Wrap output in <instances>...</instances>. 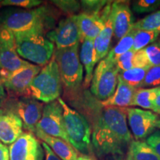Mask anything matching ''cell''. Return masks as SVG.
<instances>
[{
	"instance_id": "21",
	"label": "cell",
	"mask_w": 160,
	"mask_h": 160,
	"mask_svg": "<svg viewBox=\"0 0 160 160\" xmlns=\"http://www.w3.org/2000/svg\"><path fill=\"white\" fill-rule=\"evenodd\" d=\"M134 68H151L160 65V42H153L139 51L133 57Z\"/></svg>"
},
{
	"instance_id": "28",
	"label": "cell",
	"mask_w": 160,
	"mask_h": 160,
	"mask_svg": "<svg viewBox=\"0 0 160 160\" xmlns=\"http://www.w3.org/2000/svg\"><path fill=\"white\" fill-rule=\"evenodd\" d=\"M134 30L151 31L160 33V11L151 13L143 19L134 22L133 26Z\"/></svg>"
},
{
	"instance_id": "12",
	"label": "cell",
	"mask_w": 160,
	"mask_h": 160,
	"mask_svg": "<svg viewBox=\"0 0 160 160\" xmlns=\"http://www.w3.org/2000/svg\"><path fill=\"white\" fill-rule=\"evenodd\" d=\"M77 15L62 19L57 27L46 33V37L54 44L56 49L68 48L79 44L80 34Z\"/></svg>"
},
{
	"instance_id": "8",
	"label": "cell",
	"mask_w": 160,
	"mask_h": 160,
	"mask_svg": "<svg viewBox=\"0 0 160 160\" xmlns=\"http://www.w3.org/2000/svg\"><path fill=\"white\" fill-rule=\"evenodd\" d=\"M40 71V66L31 63L11 73H0V79L4 88L12 98L31 97L30 87Z\"/></svg>"
},
{
	"instance_id": "14",
	"label": "cell",
	"mask_w": 160,
	"mask_h": 160,
	"mask_svg": "<svg viewBox=\"0 0 160 160\" xmlns=\"http://www.w3.org/2000/svg\"><path fill=\"white\" fill-rule=\"evenodd\" d=\"M112 2H108L98 14H88L81 12L77 15L80 34V42L84 39L94 40L105 28V19L111 9Z\"/></svg>"
},
{
	"instance_id": "33",
	"label": "cell",
	"mask_w": 160,
	"mask_h": 160,
	"mask_svg": "<svg viewBox=\"0 0 160 160\" xmlns=\"http://www.w3.org/2000/svg\"><path fill=\"white\" fill-rule=\"evenodd\" d=\"M1 5L3 6H17L28 10L34 8L42 4L39 0H4L0 1Z\"/></svg>"
},
{
	"instance_id": "13",
	"label": "cell",
	"mask_w": 160,
	"mask_h": 160,
	"mask_svg": "<svg viewBox=\"0 0 160 160\" xmlns=\"http://www.w3.org/2000/svg\"><path fill=\"white\" fill-rule=\"evenodd\" d=\"M124 108L135 139L139 140L149 137L156 128V123L159 119V115L148 110L131 108Z\"/></svg>"
},
{
	"instance_id": "7",
	"label": "cell",
	"mask_w": 160,
	"mask_h": 160,
	"mask_svg": "<svg viewBox=\"0 0 160 160\" xmlns=\"http://www.w3.org/2000/svg\"><path fill=\"white\" fill-rule=\"evenodd\" d=\"M119 73L116 64L106 57L99 61L90 85L91 94L99 101L109 99L117 88Z\"/></svg>"
},
{
	"instance_id": "41",
	"label": "cell",
	"mask_w": 160,
	"mask_h": 160,
	"mask_svg": "<svg viewBox=\"0 0 160 160\" xmlns=\"http://www.w3.org/2000/svg\"><path fill=\"white\" fill-rule=\"evenodd\" d=\"M77 160H96V159L93 157H91V156L87 155V154H82V153H81V154L78 155Z\"/></svg>"
},
{
	"instance_id": "16",
	"label": "cell",
	"mask_w": 160,
	"mask_h": 160,
	"mask_svg": "<svg viewBox=\"0 0 160 160\" xmlns=\"http://www.w3.org/2000/svg\"><path fill=\"white\" fill-rule=\"evenodd\" d=\"M23 124L20 118L8 108L0 110V141L11 145L21 136Z\"/></svg>"
},
{
	"instance_id": "43",
	"label": "cell",
	"mask_w": 160,
	"mask_h": 160,
	"mask_svg": "<svg viewBox=\"0 0 160 160\" xmlns=\"http://www.w3.org/2000/svg\"><path fill=\"white\" fill-rule=\"evenodd\" d=\"M156 128H157L160 129V119H158L157 123H156Z\"/></svg>"
},
{
	"instance_id": "26",
	"label": "cell",
	"mask_w": 160,
	"mask_h": 160,
	"mask_svg": "<svg viewBox=\"0 0 160 160\" xmlns=\"http://www.w3.org/2000/svg\"><path fill=\"white\" fill-rule=\"evenodd\" d=\"M149 68H133L121 72L119 73V77L131 87L138 89L141 88L145 79L146 72Z\"/></svg>"
},
{
	"instance_id": "2",
	"label": "cell",
	"mask_w": 160,
	"mask_h": 160,
	"mask_svg": "<svg viewBox=\"0 0 160 160\" xmlns=\"http://www.w3.org/2000/svg\"><path fill=\"white\" fill-rule=\"evenodd\" d=\"M18 54L22 59L38 66H45L51 61L55 45L46 37L42 29L13 33Z\"/></svg>"
},
{
	"instance_id": "25",
	"label": "cell",
	"mask_w": 160,
	"mask_h": 160,
	"mask_svg": "<svg viewBox=\"0 0 160 160\" xmlns=\"http://www.w3.org/2000/svg\"><path fill=\"white\" fill-rule=\"evenodd\" d=\"M135 30L132 28L131 31L125 37L119 39L117 45L111 50V51L106 56L108 59L111 61L112 62L115 63L117 60L123 55L124 53H127L128 51H131L133 45V37H134Z\"/></svg>"
},
{
	"instance_id": "30",
	"label": "cell",
	"mask_w": 160,
	"mask_h": 160,
	"mask_svg": "<svg viewBox=\"0 0 160 160\" xmlns=\"http://www.w3.org/2000/svg\"><path fill=\"white\" fill-rule=\"evenodd\" d=\"M160 85V65L153 66L148 69L142 85V88H152L159 87Z\"/></svg>"
},
{
	"instance_id": "23",
	"label": "cell",
	"mask_w": 160,
	"mask_h": 160,
	"mask_svg": "<svg viewBox=\"0 0 160 160\" xmlns=\"http://www.w3.org/2000/svg\"><path fill=\"white\" fill-rule=\"evenodd\" d=\"M126 160H160V157L146 142L133 140L127 150Z\"/></svg>"
},
{
	"instance_id": "37",
	"label": "cell",
	"mask_w": 160,
	"mask_h": 160,
	"mask_svg": "<svg viewBox=\"0 0 160 160\" xmlns=\"http://www.w3.org/2000/svg\"><path fill=\"white\" fill-rule=\"evenodd\" d=\"M0 160H10L9 148L2 142H0Z\"/></svg>"
},
{
	"instance_id": "34",
	"label": "cell",
	"mask_w": 160,
	"mask_h": 160,
	"mask_svg": "<svg viewBox=\"0 0 160 160\" xmlns=\"http://www.w3.org/2000/svg\"><path fill=\"white\" fill-rule=\"evenodd\" d=\"M134 53V52H133L131 50V51H128L127 53L122 55L121 57L117 60V62H116V65H117L119 73L128 71V70L134 68L133 67V57Z\"/></svg>"
},
{
	"instance_id": "22",
	"label": "cell",
	"mask_w": 160,
	"mask_h": 160,
	"mask_svg": "<svg viewBox=\"0 0 160 160\" xmlns=\"http://www.w3.org/2000/svg\"><path fill=\"white\" fill-rule=\"evenodd\" d=\"M111 11L105 19V28L98 37L94 39V50L96 54V63L99 62L106 57L109 53L112 37L113 36V25H112Z\"/></svg>"
},
{
	"instance_id": "9",
	"label": "cell",
	"mask_w": 160,
	"mask_h": 160,
	"mask_svg": "<svg viewBox=\"0 0 160 160\" xmlns=\"http://www.w3.org/2000/svg\"><path fill=\"white\" fill-rule=\"evenodd\" d=\"M30 64L18 54L13 33L0 25V73H11Z\"/></svg>"
},
{
	"instance_id": "31",
	"label": "cell",
	"mask_w": 160,
	"mask_h": 160,
	"mask_svg": "<svg viewBox=\"0 0 160 160\" xmlns=\"http://www.w3.org/2000/svg\"><path fill=\"white\" fill-rule=\"evenodd\" d=\"M108 3V1L100 0H84L80 2L82 12L88 14L100 13Z\"/></svg>"
},
{
	"instance_id": "17",
	"label": "cell",
	"mask_w": 160,
	"mask_h": 160,
	"mask_svg": "<svg viewBox=\"0 0 160 160\" xmlns=\"http://www.w3.org/2000/svg\"><path fill=\"white\" fill-rule=\"evenodd\" d=\"M42 146L31 132H23L9 146L10 160H26Z\"/></svg>"
},
{
	"instance_id": "35",
	"label": "cell",
	"mask_w": 160,
	"mask_h": 160,
	"mask_svg": "<svg viewBox=\"0 0 160 160\" xmlns=\"http://www.w3.org/2000/svg\"><path fill=\"white\" fill-rule=\"evenodd\" d=\"M146 142L160 157V131H156L150 135L146 139Z\"/></svg>"
},
{
	"instance_id": "32",
	"label": "cell",
	"mask_w": 160,
	"mask_h": 160,
	"mask_svg": "<svg viewBox=\"0 0 160 160\" xmlns=\"http://www.w3.org/2000/svg\"><path fill=\"white\" fill-rule=\"evenodd\" d=\"M160 6L159 0H138L132 3V9L138 13L155 11Z\"/></svg>"
},
{
	"instance_id": "20",
	"label": "cell",
	"mask_w": 160,
	"mask_h": 160,
	"mask_svg": "<svg viewBox=\"0 0 160 160\" xmlns=\"http://www.w3.org/2000/svg\"><path fill=\"white\" fill-rule=\"evenodd\" d=\"M79 59L85 69L83 86L85 88L91 85L93 75V69L96 65V54L94 50V40L85 39L82 42Z\"/></svg>"
},
{
	"instance_id": "24",
	"label": "cell",
	"mask_w": 160,
	"mask_h": 160,
	"mask_svg": "<svg viewBox=\"0 0 160 160\" xmlns=\"http://www.w3.org/2000/svg\"><path fill=\"white\" fill-rule=\"evenodd\" d=\"M159 87L137 89L133 97L132 106H139L144 109L154 111V100Z\"/></svg>"
},
{
	"instance_id": "10",
	"label": "cell",
	"mask_w": 160,
	"mask_h": 160,
	"mask_svg": "<svg viewBox=\"0 0 160 160\" xmlns=\"http://www.w3.org/2000/svg\"><path fill=\"white\" fill-rule=\"evenodd\" d=\"M8 105V108L21 119L23 128L32 133H35L37 126L42 115L45 106L42 102L31 97H26L11 100Z\"/></svg>"
},
{
	"instance_id": "29",
	"label": "cell",
	"mask_w": 160,
	"mask_h": 160,
	"mask_svg": "<svg viewBox=\"0 0 160 160\" xmlns=\"http://www.w3.org/2000/svg\"><path fill=\"white\" fill-rule=\"evenodd\" d=\"M52 3L64 13L69 16L77 15V13L81 10V5L79 2L75 0H59L52 1Z\"/></svg>"
},
{
	"instance_id": "42",
	"label": "cell",
	"mask_w": 160,
	"mask_h": 160,
	"mask_svg": "<svg viewBox=\"0 0 160 160\" xmlns=\"http://www.w3.org/2000/svg\"><path fill=\"white\" fill-rule=\"evenodd\" d=\"M107 160H126V159H124L122 156L114 155V156H110L109 158Z\"/></svg>"
},
{
	"instance_id": "5",
	"label": "cell",
	"mask_w": 160,
	"mask_h": 160,
	"mask_svg": "<svg viewBox=\"0 0 160 160\" xmlns=\"http://www.w3.org/2000/svg\"><path fill=\"white\" fill-rule=\"evenodd\" d=\"M54 22L49 10L45 7H39L31 10H17L9 12L3 17L1 26L12 33H22L36 29L50 27Z\"/></svg>"
},
{
	"instance_id": "1",
	"label": "cell",
	"mask_w": 160,
	"mask_h": 160,
	"mask_svg": "<svg viewBox=\"0 0 160 160\" xmlns=\"http://www.w3.org/2000/svg\"><path fill=\"white\" fill-rule=\"evenodd\" d=\"M72 99L91 125L92 146L97 156H122L133 141L125 108L104 106L88 91Z\"/></svg>"
},
{
	"instance_id": "11",
	"label": "cell",
	"mask_w": 160,
	"mask_h": 160,
	"mask_svg": "<svg viewBox=\"0 0 160 160\" xmlns=\"http://www.w3.org/2000/svg\"><path fill=\"white\" fill-rule=\"evenodd\" d=\"M37 128L40 129L47 135L59 138L69 143L64 125L62 108L58 100L44 106L42 115Z\"/></svg>"
},
{
	"instance_id": "27",
	"label": "cell",
	"mask_w": 160,
	"mask_h": 160,
	"mask_svg": "<svg viewBox=\"0 0 160 160\" xmlns=\"http://www.w3.org/2000/svg\"><path fill=\"white\" fill-rule=\"evenodd\" d=\"M159 33L151 31H144V30H135L133 37V45L131 51L133 52L139 51L148 45L153 43L157 39Z\"/></svg>"
},
{
	"instance_id": "40",
	"label": "cell",
	"mask_w": 160,
	"mask_h": 160,
	"mask_svg": "<svg viewBox=\"0 0 160 160\" xmlns=\"http://www.w3.org/2000/svg\"><path fill=\"white\" fill-rule=\"evenodd\" d=\"M5 101V88L2 83L1 79H0V107L4 104Z\"/></svg>"
},
{
	"instance_id": "38",
	"label": "cell",
	"mask_w": 160,
	"mask_h": 160,
	"mask_svg": "<svg viewBox=\"0 0 160 160\" xmlns=\"http://www.w3.org/2000/svg\"><path fill=\"white\" fill-rule=\"evenodd\" d=\"M43 152V150L41 147L37 152H35L34 153H33L31 156H30L26 160H42Z\"/></svg>"
},
{
	"instance_id": "4",
	"label": "cell",
	"mask_w": 160,
	"mask_h": 160,
	"mask_svg": "<svg viewBox=\"0 0 160 160\" xmlns=\"http://www.w3.org/2000/svg\"><path fill=\"white\" fill-rule=\"evenodd\" d=\"M62 106L65 132L69 143L77 151L88 155L91 151V128L88 119L79 111L71 108L61 98L57 99Z\"/></svg>"
},
{
	"instance_id": "3",
	"label": "cell",
	"mask_w": 160,
	"mask_h": 160,
	"mask_svg": "<svg viewBox=\"0 0 160 160\" xmlns=\"http://www.w3.org/2000/svg\"><path fill=\"white\" fill-rule=\"evenodd\" d=\"M53 57L57 62L62 85L72 99L80 93L83 84V66L79 59V45L56 49Z\"/></svg>"
},
{
	"instance_id": "44",
	"label": "cell",
	"mask_w": 160,
	"mask_h": 160,
	"mask_svg": "<svg viewBox=\"0 0 160 160\" xmlns=\"http://www.w3.org/2000/svg\"><path fill=\"white\" fill-rule=\"evenodd\" d=\"M0 6H1V3H0Z\"/></svg>"
},
{
	"instance_id": "36",
	"label": "cell",
	"mask_w": 160,
	"mask_h": 160,
	"mask_svg": "<svg viewBox=\"0 0 160 160\" xmlns=\"http://www.w3.org/2000/svg\"><path fill=\"white\" fill-rule=\"evenodd\" d=\"M42 147L44 152L45 153V160H62L55 154L54 152L51 149V148L43 142H42Z\"/></svg>"
},
{
	"instance_id": "39",
	"label": "cell",
	"mask_w": 160,
	"mask_h": 160,
	"mask_svg": "<svg viewBox=\"0 0 160 160\" xmlns=\"http://www.w3.org/2000/svg\"><path fill=\"white\" fill-rule=\"evenodd\" d=\"M154 112L158 115L160 114V87L154 100Z\"/></svg>"
},
{
	"instance_id": "15",
	"label": "cell",
	"mask_w": 160,
	"mask_h": 160,
	"mask_svg": "<svg viewBox=\"0 0 160 160\" xmlns=\"http://www.w3.org/2000/svg\"><path fill=\"white\" fill-rule=\"evenodd\" d=\"M111 14L113 37L122 39L131 31L134 24L129 3L125 1L112 2Z\"/></svg>"
},
{
	"instance_id": "19",
	"label": "cell",
	"mask_w": 160,
	"mask_h": 160,
	"mask_svg": "<svg viewBox=\"0 0 160 160\" xmlns=\"http://www.w3.org/2000/svg\"><path fill=\"white\" fill-rule=\"evenodd\" d=\"M137 88L131 87L125 83L119 76H118V84L117 88L113 95L109 99L101 101L104 106H112V107L126 108L132 106L133 97Z\"/></svg>"
},
{
	"instance_id": "18",
	"label": "cell",
	"mask_w": 160,
	"mask_h": 160,
	"mask_svg": "<svg viewBox=\"0 0 160 160\" xmlns=\"http://www.w3.org/2000/svg\"><path fill=\"white\" fill-rule=\"evenodd\" d=\"M34 133L62 160H77L79 155L77 150L65 140L47 135L39 128H36Z\"/></svg>"
},
{
	"instance_id": "6",
	"label": "cell",
	"mask_w": 160,
	"mask_h": 160,
	"mask_svg": "<svg viewBox=\"0 0 160 160\" xmlns=\"http://www.w3.org/2000/svg\"><path fill=\"white\" fill-rule=\"evenodd\" d=\"M62 90V82L59 67L53 57L32 81L30 87L31 97L48 104L59 99Z\"/></svg>"
}]
</instances>
